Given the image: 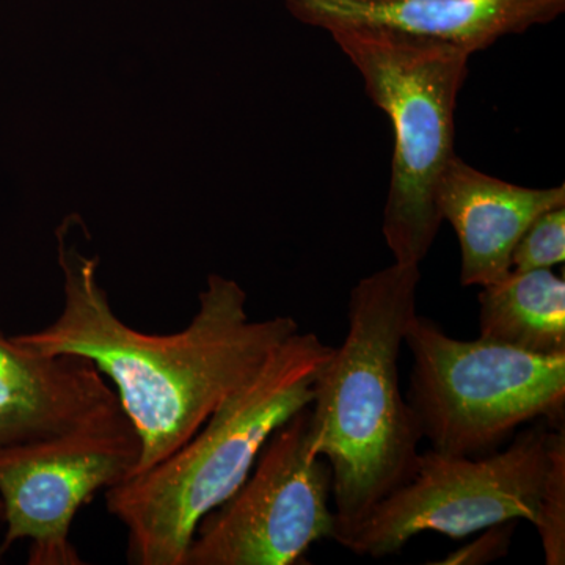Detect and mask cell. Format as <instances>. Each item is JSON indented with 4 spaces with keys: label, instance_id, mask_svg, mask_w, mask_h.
I'll return each mask as SVG.
<instances>
[{
    "label": "cell",
    "instance_id": "cell-1",
    "mask_svg": "<svg viewBox=\"0 0 565 565\" xmlns=\"http://www.w3.org/2000/svg\"><path fill=\"white\" fill-rule=\"evenodd\" d=\"M57 248L61 315L39 332L14 340L43 355L90 360L114 385L140 440L134 475L188 444L270 353L300 330L288 316L253 321L239 282L212 274L184 330L140 332L115 313L98 281V256L84 255L70 243L66 221L57 230Z\"/></svg>",
    "mask_w": 565,
    "mask_h": 565
},
{
    "label": "cell",
    "instance_id": "cell-2",
    "mask_svg": "<svg viewBox=\"0 0 565 565\" xmlns=\"http://www.w3.org/2000/svg\"><path fill=\"white\" fill-rule=\"evenodd\" d=\"M419 281V266L393 263L356 282L348 333L316 381L311 445L332 473L340 545L375 504L412 478L422 455L423 434L399 375Z\"/></svg>",
    "mask_w": 565,
    "mask_h": 565
},
{
    "label": "cell",
    "instance_id": "cell-3",
    "mask_svg": "<svg viewBox=\"0 0 565 565\" xmlns=\"http://www.w3.org/2000/svg\"><path fill=\"white\" fill-rule=\"evenodd\" d=\"M333 349L313 332L291 334L188 444L106 490L129 564L185 565L200 522L243 486L274 430L313 403Z\"/></svg>",
    "mask_w": 565,
    "mask_h": 565
},
{
    "label": "cell",
    "instance_id": "cell-4",
    "mask_svg": "<svg viewBox=\"0 0 565 565\" xmlns=\"http://www.w3.org/2000/svg\"><path fill=\"white\" fill-rule=\"evenodd\" d=\"M330 35L362 74L371 102L392 121V181L382 234L394 263L419 266L444 222L435 195L456 156L457 96L471 54L386 29H338Z\"/></svg>",
    "mask_w": 565,
    "mask_h": 565
},
{
    "label": "cell",
    "instance_id": "cell-5",
    "mask_svg": "<svg viewBox=\"0 0 565 565\" xmlns=\"http://www.w3.org/2000/svg\"><path fill=\"white\" fill-rule=\"evenodd\" d=\"M404 345L414 356L405 399L433 451L489 455L523 424L565 427V353L539 355L481 338L456 340L418 313Z\"/></svg>",
    "mask_w": 565,
    "mask_h": 565
},
{
    "label": "cell",
    "instance_id": "cell-6",
    "mask_svg": "<svg viewBox=\"0 0 565 565\" xmlns=\"http://www.w3.org/2000/svg\"><path fill=\"white\" fill-rule=\"evenodd\" d=\"M552 430L545 422L537 423L489 455L423 452L412 478L371 509L344 548L384 557L424 533L459 541L512 520L534 525Z\"/></svg>",
    "mask_w": 565,
    "mask_h": 565
},
{
    "label": "cell",
    "instance_id": "cell-7",
    "mask_svg": "<svg viewBox=\"0 0 565 565\" xmlns=\"http://www.w3.org/2000/svg\"><path fill=\"white\" fill-rule=\"evenodd\" d=\"M332 473L311 445L310 405L274 430L250 475L196 526L185 565H297L334 541Z\"/></svg>",
    "mask_w": 565,
    "mask_h": 565
},
{
    "label": "cell",
    "instance_id": "cell-8",
    "mask_svg": "<svg viewBox=\"0 0 565 565\" xmlns=\"http://www.w3.org/2000/svg\"><path fill=\"white\" fill-rule=\"evenodd\" d=\"M140 440L128 416L0 448V503L7 523L0 556L29 541L31 565H82L74 519L102 490L131 478Z\"/></svg>",
    "mask_w": 565,
    "mask_h": 565
},
{
    "label": "cell",
    "instance_id": "cell-9",
    "mask_svg": "<svg viewBox=\"0 0 565 565\" xmlns=\"http://www.w3.org/2000/svg\"><path fill=\"white\" fill-rule=\"evenodd\" d=\"M125 415L90 360L43 355L0 330V448Z\"/></svg>",
    "mask_w": 565,
    "mask_h": 565
},
{
    "label": "cell",
    "instance_id": "cell-10",
    "mask_svg": "<svg viewBox=\"0 0 565 565\" xmlns=\"http://www.w3.org/2000/svg\"><path fill=\"white\" fill-rule=\"evenodd\" d=\"M294 18L332 32L375 28L486 50L501 36L559 17L565 0H285Z\"/></svg>",
    "mask_w": 565,
    "mask_h": 565
},
{
    "label": "cell",
    "instance_id": "cell-11",
    "mask_svg": "<svg viewBox=\"0 0 565 565\" xmlns=\"http://www.w3.org/2000/svg\"><path fill=\"white\" fill-rule=\"evenodd\" d=\"M441 221L455 228L460 245V285L486 286L512 270V252L542 214L565 206V185L530 189L490 177L459 156L446 166L437 185Z\"/></svg>",
    "mask_w": 565,
    "mask_h": 565
},
{
    "label": "cell",
    "instance_id": "cell-12",
    "mask_svg": "<svg viewBox=\"0 0 565 565\" xmlns=\"http://www.w3.org/2000/svg\"><path fill=\"white\" fill-rule=\"evenodd\" d=\"M479 338L539 355L565 353V280L552 269L511 270L479 292Z\"/></svg>",
    "mask_w": 565,
    "mask_h": 565
},
{
    "label": "cell",
    "instance_id": "cell-13",
    "mask_svg": "<svg viewBox=\"0 0 565 565\" xmlns=\"http://www.w3.org/2000/svg\"><path fill=\"white\" fill-rule=\"evenodd\" d=\"M534 526L541 535L546 565L565 564V427L550 435L548 468L542 484Z\"/></svg>",
    "mask_w": 565,
    "mask_h": 565
},
{
    "label": "cell",
    "instance_id": "cell-14",
    "mask_svg": "<svg viewBox=\"0 0 565 565\" xmlns=\"http://www.w3.org/2000/svg\"><path fill=\"white\" fill-rule=\"evenodd\" d=\"M565 262V206L542 212L512 252V270L552 269Z\"/></svg>",
    "mask_w": 565,
    "mask_h": 565
},
{
    "label": "cell",
    "instance_id": "cell-15",
    "mask_svg": "<svg viewBox=\"0 0 565 565\" xmlns=\"http://www.w3.org/2000/svg\"><path fill=\"white\" fill-rule=\"evenodd\" d=\"M519 526V520L500 523L482 530V534L475 539L471 544L456 550L451 555L438 561L440 565H482L503 559L511 550L512 537Z\"/></svg>",
    "mask_w": 565,
    "mask_h": 565
},
{
    "label": "cell",
    "instance_id": "cell-16",
    "mask_svg": "<svg viewBox=\"0 0 565 565\" xmlns=\"http://www.w3.org/2000/svg\"><path fill=\"white\" fill-rule=\"evenodd\" d=\"M2 514H3V511H2V503H0V520H2Z\"/></svg>",
    "mask_w": 565,
    "mask_h": 565
}]
</instances>
